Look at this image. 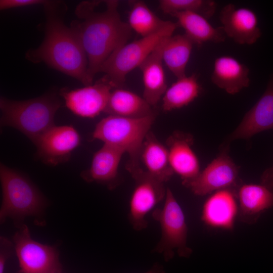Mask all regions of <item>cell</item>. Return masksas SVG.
<instances>
[{"mask_svg":"<svg viewBox=\"0 0 273 273\" xmlns=\"http://www.w3.org/2000/svg\"><path fill=\"white\" fill-rule=\"evenodd\" d=\"M101 3L94 1L79 3L75 11L79 20L72 21L70 26L86 54L88 76L92 83L105 61L127 43L132 33L128 23L120 18L118 1H106V10L96 12V8Z\"/></svg>","mask_w":273,"mask_h":273,"instance_id":"6da1fadb","label":"cell"},{"mask_svg":"<svg viewBox=\"0 0 273 273\" xmlns=\"http://www.w3.org/2000/svg\"><path fill=\"white\" fill-rule=\"evenodd\" d=\"M55 6L52 2L44 6L47 22L44 39L37 48L28 51L26 58L34 63H44L84 85L92 84L82 44L72 28L64 24Z\"/></svg>","mask_w":273,"mask_h":273,"instance_id":"7a4b0ae2","label":"cell"},{"mask_svg":"<svg viewBox=\"0 0 273 273\" xmlns=\"http://www.w3.org/2000/svg\"><path fill=\"white\" fill-rule=\"evenodd\" d=\"M61 102L55 93L22 101L1 97V125L17 129L34 144L54 124Z\"/></svg>","mask_w":273,"mask_h":273,"instance_id":"3957f363","label":"cell"},{"mask_svg":"<svg viewBox=\"0 0 273 273\" xmlns=\"http://www.w3.org/2000/svg\"><path fill=\"white\" fill-rule=\"evenodd\" d=\"M155 119L154 114L137 118L108 115L96 125L92 139L122 150L129 156L126 169L132 177L142 169L140 154Z\"/></svg>","mask_w":273,"mask_h":273,"instance_id":"277c9868","label":"cell"},{"mask_svg":"<svg viewBox=\"0 0 273 273\" xmlns=\"http://www.w3.org/2000/svg\"><path fill=\"white\" fill-rule=\"evenodd\" d=\"M0 179L3 194L1 223L11 218L19 226L26 217L42 213L47 205L46 199L25 175L1 163Z\"/></svg>","mask_w":273,"mask_h":273,"instance_id":"5b68a950","label":"cell"},{"mask_svg":"<svg viewBox=\"0 0 273 273\" xmlns=\"http://www.w3.org/2000/svg\"><path fill=\"white\" fill-rule=\"evenodd\" d=\"M178 26L170 23L158 32L126 43L114 51L103 64L100 72L114 86L118 88L128 73L141 64L166 37L172 35Z\"/></svg>","mask_w":273,"mask_h":273,"instance_id":"8992f818","label":"cell"},{"mask_svg":"<svg viewBox=\"0 0 273 273\" xmlns=\"http://www.w3.org/2000/svg\"><path fill=\"white\" fill-rule=\"evenodd\" d=\"M163 206L155 209L152 217L161 227V237L153 251L163 255L169 261L176 252L188 258L192 250L187 245L188 226L184 211L173 192L167 188Z\"/></svg>","mask_w":273,"mask_h":273,"instance_id":"52a82bcc","label":"cell"},{"mask_svg":"<svg viewBox=\"0 0 273 273\" xmlns=\"http://www.w3.org/2000/svg\"><path fill=\"white\" fill-rule=\"evenodd\" d=\"M13 240L20 268L19 272L61 273L58 251L54 247L34 240L27 225L19 226Z\"/></svg>","mask_w":273,"mask_h":273,"instance_id":"ba28073f","label":"cell"},{"mask_svg":"<svg viewBox=\"0 0 273 273\" xmlns=\"http://www.w3.org/2000/svg\"><path fill=\"white\" fill-rule=\"evenodd\" d=\"M229 146L222 144L218 156L195 178L184 186L200 196L224 189H238L242 184L240 168L229 155Z\"/></svg>","mask_w":273,"mask_h":273,"instance_id":"9c48e42d","label":"cell"},{"mask_svg":"<svg viewBox=\"0 0 273 273\" xmlns=\"http://www.w3.org/2000/svg\"><path fill=\"white\" fill-rule=\"evenodd\" d=\"M132 177L135 185L129 200L128 218L132 228L140 231L148 226L146 215L164 200L167 188L143 170Z\"/></svg>","mask_w":273,"mask_h":273,"instance_id":"30bf717a","label":"cell"},{"mask_svg":"<svg viewBox=\"0 0 273 273\" xmlns=\"http://www.w3.org/2000/svg\"><path fill=\"white\" fill-rule=\"evenodd\" d=\"M113 88L105 77L94 84L81 88H62L59 92L66 106L74 114L84 118H94L104 112Z\"/></svg>","mask_w":273,"mask_h":273,"instance_id":"8fae6325","label":"cell"},{"mask_svg":"<svg viewBox=\"0 0 273 273\" xmlns=\"http://www.w3.org/2000/svg\"><path fill=\"white\" fill-rule=\"evenodd\" d=\"M80 141L79 134L72 125H54L34 145L39 158L47 165L55 166L68 161Z\"/></svg>","mask_w":273,"mask_h":273,"instance_id":"7c38bea8","label":"cell"},{"mask_svg":"<svg viewBox=\"0 0 273 273\" xmlns=\"http://www.w3.org/2000/svg\"><path fill=\"white\" fill-rule=\"evenodd\" d=\"M270 130L273 131V72L262 96L223 143L230 145L236 140H249L258 133Z\"/></svg>","mask_w":273,"mask_h":273,"instance_id":"4fadbf2b","label":"cell"},{"mask_svg":"<svg viewBox=\"0 0 273 273\" xmlns=\"http://www.w3.org/2000/svg\"><path fill=\"white\" fill-rule=\"evenodd\" d=\"M219 19L226 36L238 44H253L262 35L258 17L251 9L230 3L221 9Z\"/></svg>","mask_w":273,"mask_h":273,"instance_id":"5bb4252c","label":"cell"},{"mask_svg":"<svg viewBox=\"0 0 273 273\" xmlns=\"http://www.w3.org/2000/svg\"><path fill=\"white\" fill-rule=\"evenodd\" d=\"M237 189H224L215 191L203 204L201 218L205 224L227 231L234 229L238 216Z\"/></svg>","mask_w":273,"mask_h":273,"instance_id":"9a60e30c","label":"cell"},{"mask_svg":"<svg viewBox=\"0 0 273 273\" xmlns=\"http://www.w3.org/2000/svg\"><path fill=\"white\" fill-rule=\"evenodd\" d=\"M193 143L192 134L178 130L174 131L166 142L171 168L180 177L184 186L201 171L199 159L192 147Z\"/></svg>","mask_w":273,"mask_h":273,"instance_id":"2e32d148","label":"cell"},{"mask_svg":"<svg viewBox=\"0 0 273 273\" xmlns=\"http://www.w3.org/2000/svg\"><path fill=\"white\" fill-rule=\"evenodd\" d=\"M124 153L113 146L104 144L94 155L89 168L81 173L86 182L105 185L110 189L119 185L118 167Z\"/></svg>","mask_w":273,"mask_h":273,"instance_id":"e0dca14e","label":"cell"},{"mask_svg":"<svg viewBox=\"0 0 273 273\" xmlns=\"http://www.w3.org/2000/svg\"><path fill=\"white\" fill-rule=\"evenodd\" d=\"M250 70L236 58L222 55L214 62L211 76L213 84L230 95H235L250 84Z\"/></svg>","mask_w":273,"mask_h":273,"instance_id":"ac0fdd59","label":"cell"},{"mask_svg":"<svg viewBox=\"0 0 273 273\" xmlns=\"http://www.w3.org/2000/svg\"><path fill=\"white\" fill-rule=\"evenodd\" d=\"M237 196L238 217L243 222H256L264 211L273 207V193L261 184H242Z\"/></svg>","mask_w":273,"mask_h":273,"instance_id":"d6986e66","label":"cell"},{"mask_svg":"<svg viewBox=\"0 0 273 273\" xmlns=\"http://www.w3.org/2000/svg\"><path fill=\"white\" fill-rule=\"evenodd\" d=\"M141 163L143 165V171L164 184L169 180L174 174L166 145L161 143L151 131L142 147L140 154Z\"/></svg>","mask_w":273,"mask_h":273,"instance_id":"ffe728a7","label":"cell"},{"mask_svg":"<svg viewBox=\"0 0 273 273\" xmlns=\"http://www.w3.org/2000/svg\"><path fill=\"white\" fill-rule=\"evenodd\" d=\"M162 41L139 67L143 76V97L152 107L157 104L168 87L163 66Z\"/></svg>","mask_w":273,"mask_h":273,"instance_id":"44dd1931","label":"cell"},{"mask_svg":"<svg viewBox=\"0 0 273 273\" xmlns=\"http://www.w3.org/2000/svg\"><path fill=\"white\" fill-rule=\"evenodd\" d=\"M177 20L178 26L183 28L185 34L198 46L211 42L221 43L226 35L221 26L215 27L203 16L191 11L180 12L172 15Z\"/></svg>","mask_w":273,"mask_h":273,"instance_id":"7402d4cb","label":"cell"},{"mask_svg":"<svg viewBox=\"0 0 273 273\" xmlns=\"http://www.w3.org/2000/svg\"><path fill=\"white\" fill-rule=\"evenodd\" d=\"M104 112L108 115L131 118H142L154 114L152 106L143 97L119 87L112 90Z\"/></svg>","mask_w":273,"mask_h":273,"instance_id":"603a6c76","label":"cell"},{"mask_svg":"<svg viewBox=\"0 0 273 273\" xmlns=\"http://www.w3.org/2000/svg\"><path fill=\"white\" fill-rule=\"evenodd\" d=\"M194 44L185 34L168 36L162 42L163 62L177 78L186 75Z\"/></svg>","mask_w":273,"mask_h":273,"instance_id":"cb8c5ba5","label":"cell"},{"mask_svg":"<svg viewBox=\"0 0 273 273\" xmlns=\"http://www.w3.org/2000/svg\"><path fill=\"white\" fill-rule=\"evenodd\" d=\"M201 92L202 87L196 73L177 78L167 87L162 98L163 110L171 111L187 106L197 98Z\"/></svg>","mask_w":273,"mask_h":273,"instance_id":"d4e9b609","label":"cell"},{"mask_svg":"<svg viewBox=\"0 0 273 273\" xmlns=\"http://www.w3.org/2000/svg\"><path fill=\"white\" fill-rule=\"evenodd\" d=\"M130 3L127 23L131 30L142 37L158 32L171 22L161 19L143 1H133Z\"/></svg>","mask_w":273,"mask_h":273,"instance_id":"484cf974","label":"cell"},{"mask_svg":"<svg viewBox=\"0 0 273 273\" xmlns=\"http://www.w3.org/2000/svg\"><path fill=\"white\" fill-rule=\"evenodd\" d=\"M159 8L165 14L191 11L197 13L208 20L215 13L217 4L212 0H160Z\"/></svg>","mask_w":273,"mask_h":273,"instance_id":"4316f807","label":"cell"},{"mask_svg":"<svg viewBox=\"0 0 273 273\" xmlns=\"http://www.w3.org/2000/svg\"><path fill=\"white\" fill-rule=\"evenodd\" d=\"M50 2L44 0H1L0 9L3 10L38 5L45 6Z\"/></svg>","mask_w":273,"mask_h":273,"instance_id":"83f0119b","label":"cell"},{"mask_svg":"<svg viewBox=\"0 0 273 273\" xmlns=\"http://www.w3.org/2000/svg\"><path fill=\"white\" fill-rule=\"evenodd\" d=\"M13 244L7 238H0V273H5L7 260L12 251Z\"/></svg>","mask_w":273,"mask_h":273,"instance_id":"f1b7e54d","label":"cell"},{"mask_svg":"<svg viewBox=\"0 0 273 273\" xmlns=\"http://www.w3.org/2000/svg\"><path fill=\"white\" fill-rule=\"evenodd\" d=\"M260 184L273 193V166L263 172L260 177Z\"/></svg>","mask_w":273,"mask_h":273,"instance_id":"f546056e","label":"cell"},{"mask_svg":"<svg viewBox=\"0 0 273 273\" xmlns=\"http://www.w3.org/2000/svg\"><path fill=\"white\" fill-rule=\"evenodd\" d=\"M145 273H165V272L162 265L155 263L150 269Z\"/></svg>","mask_w":273,"mask_h":273,"instance_id":"4dcf8cb0","label":"cell"},{"mask_svg":"<svg viewBox=\"0 0 273 273\" xmlns=\"http://www.w3.org/2000/svg\"><path fill=\"white\" fill-rule=\"evenodd\" d=\"M18 273H20V272H19Z\"/></svg>","mask_w":273,"mask_h":273,"instance_id":"1f68e13d","label":"cell"}]
</instances>
